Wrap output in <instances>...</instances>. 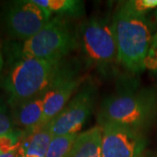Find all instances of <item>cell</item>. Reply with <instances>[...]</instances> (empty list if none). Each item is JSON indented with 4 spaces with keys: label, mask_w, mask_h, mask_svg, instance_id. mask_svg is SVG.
I'll list each match as a JSON object with an SVG mask.
<instances>
[{
    "label": "cell",
    "mask_w": 157,
    "mask_h": 157,
    "mask_svg": "<svg viewBox=\"0 0 157 157\" xmlns=\"http://www.w3.org/2000/svg\"><path fill=\"white\" fill-rule=\"evenodd\" d=\"M125 3L130 10L140 15H145L147 11L157 9V0H131Z\"/></svg>",
    "instance_id": "cell-16"
},
{
    "label": "cell",
    "mask_w": 157,
    "mask_h": 157,
    "mask_svg": "<svg viewBox=\"0 0 157 157\" xmlns=\"http://www.w3.org/2000/svg\"><path fill=\"white\" fill-rule=\"evenodd\" d=\"M102 128V157H140L146 147L147 138L140 130L114 123Z\"/></svg>",
    "instance_id": "cell-9"
},
{
    "label": "cell",
    "mask_w": 157,
    "mask_h": 157,
    "mask_svg": "<svg viewBox=\"0 0 157 157\" xmlns=\"http://www.w3.org/2000/svg\"><path fill=\"white\" fill-rule=\"evenodd\" d=\"M155 52H157V33L153 36L151 47L148 53L151 54V53H155Z\"/></svg>",
    "instance_id": "cell-19"
},
{
    "label": "cell",
    "mask_w": 157,
    "mask_h": 157,
    "mask_svg": "<svg viewBox=\"0 0 157 157\" xmlns=\"http://www.w3.org/2000/svg\"><path fill=\"white\" fill-rule=\"evenodd\" d=\"M77 45V32H74L68 18L56 16L32 38L12 45L10 60L19 58L62 60Z\"/></svg>",
    "instance_id": "cell-4"
},
{
    "label": "cell",
    "mask_w": 157,
    "mask_h": 157,
    "mask_svg": "<svg viewBox=\"0 0 157 157\" xmlns=\"http://www.w3.org/2000/svg\"><path fill=\"white\" fill-rule=\"evenodd\" d=\"M3 67H4V59H3V54H2L1 49H0V73L3 69Z\"/></svg>",
    "instance_id": "cell-21"
},
{
    "label": "cell",
    "mask_w": 157,
    "mask_h": 157,
    "mask_svg": "<svg viewBox=\"0 0 157 157\" xmlns=\"http://www.w3.org/2000/svg\"><path fill=\"white\" fill-rule=\"evenodd\" d=\"M157 117V94L152 89L124 86L101 103L100 125L114 123L143 132Z\"/></svg>",
    "instance_id": "cell-1"
},
{
    "label": "cell",
    "mask_w": 157,
    "mask_h": 157,
    "mask_svg": "<svg viewBox=\"0 0 157 157\" xmlns=\"http://www.w3.org/2000/svg\"><path fill=\"white\" fill-rule=\"evenodd\" d=\"M44 95L35 97L12 107L15 110V123L23 128V131H31L42 125Z\"/></svg>",
    "instance_id": "cell-11"
},
{
    "label": "cell",
    "mask_w": 157,
    "mask_h": 157,
    "mask_svg": "<svg viewBox=\"0 0 157 157\" xmlns=\"http://www.w3.org/2000/svg\"><path fill=\"white\" fill-rule=\"evenodd\" d=\"M77 39L88 65L104 76L113 73L118 51L112 19L101 16L86 19L79 25Z\"/></svg>",
    "instance_id": "cell-5"
},
{
    "label": "cell",
    "mask_w": 157,
    "mask_h": 157,
    "mask_svg": "<svg viewBox=\"0 0 157 157\" xmlns=\"http://www.w3.org/2000/svg\"><path fill=\"white\" fill-rule=\"evenodd\" d=\"M112 20L118 62L132 73L143 71L153 39L145 15L130 10L123 2L117 7Z\"/></svg>",
    "instance_id": "cell-2"
},
{
    "label": "cell",
    "mask_w": 157,
    "mask_h": 157,
    "mask_svg": "<svg viewBox=\"0 0 157 157\" xmlns=\"http://www.w3.org/2000/svg\"><path fill=\"white\" fill-rule=\"evenodd\" d=\"M52 13L33 0L7 2L2 11L1 21L9 36L21 41L27 40L45 27Z\"/></svg>",
    "instance_id": "cell-6"
},
{
    "label": "cell",
    "mask_w": 157,
    "mask_h": 157,
    "mask_svg": "<svg viewBox=\"0 0 157 157\" xmlns=\"http://www.w3.org/2000/svg\"><path fill=\"white\" fill-rule=\"evenodd\" d=\"M102 128L94 126L77 136L69 157H102Z\"/></svg>",
    "instance_id": "cell-12"
},
{
    "label": "cell",
    "mask_w": 157,
    "mask_h": 157,
    "mask_svg": "<svg viewBox=\"0 0 157 157\" xmlns=\"http://www.w3.org/2000/svg\"><path fill=\"white\" fill-rule=\"evenodd\" d=\"M77 136L78 134L53 137L45 157H69Z\"/></svg>",
    "instance_id": "cell-14"
},
{
    "label": "cell",
    "mask_w": 157,
    "mask_h": 157,
    "mask_svg": "<svg viewBox=\"0 0 157 157\" xmlns=\"http://www.w3.org/2000/svg\"><path fill=\"white\" fill-rule=\"evenodd\" d=\"M52 138L50 122L31 131H23L17 157H45Z\"/></svg>",
    "instance_id": "cell-10"
},
{
    "label": "cell",
    "mask_w": 157,
    "mask_h": 157,
    "mask_svg": "<svg viewBox=\"0 0 157 157\" xmlns=\"http://www.w3.org/2000/svg\"><path fill=\"white\" fill-rule=\"evenodd\" d=\"M13 129V121L9 115L6 107L0 104V136L11 132Z\"/></svg>",
    "instance_id": "cell-17"
},
{
    "label": "cell",
    "mask_w": 157,
    "mask_h": 157,
    "mask_svg": "<svg viewBox=\"0 0 157 157\" xmlns=\"http://www.w3.org/2000/svg\"><path fill=\"white\" fill-rule=\"evenodd\" d=\"M17 151L7 153V154H0V157H17Z\"/></svg>",
    "instance_id": "cell-20"
},
{
    "label": "cell",
    "mask_w": 157,
    "mask_h": 157,
    "mask_svg": "<svg viewBox=\"0 0 157 157\" xmlns=\"http://www.w3.org/2000/svg\"><path fill=\"white\" fill-rule=\"evenodd\" d=\"M145 69H148L154 73H157V52L147 54L145 60Z\"/></svg>",
    "instance_id": "cell-18"
},
{
    "label": "cell",
    "mask_w": 157,
    "mask_h": 157,
    "mask_svg": "<svg viewBox=\"0 0 157 157\" xmlns=\"http://www.w3.org/2000/svg\"><path fill=\"white\" fill-rule=\"evenodd\" d=\"M83 78L78 66L65 61L44 95V114L42 124L52 121L66 107L71 97L80 86Z\"/></svg>",
    "instance_id": "cell-8"
},
{
    "label": "cell",
    "mask_w": 157,
    "mask_h": 157,
    "mask_svg": "<svg viewBox=\"0 0 157 157\" xmlns=\"http://www.w3.org/2000/svg\"><path fill=\"white\" fill-rule=\"evenodd\" d=\"M2 86L9 94L11 107L44 95L55 78L65 60L48 61L31 58L11 60Z\"/></svg>",
    "instance_id": "cell-3"
},
{
    "label": "cell",
    "mask_w": 157,
    "mask_h": 157,
    "mask_svg": "<svg viewBox=\"0 0 157 157\" xmlns=\"http://www.w3.org/2000/svg\"><path fill=\"white\" fill-rule=\"evenodd\" d=\"M96 91L92 84L85 85L51 123L53 137L77 134L88 120L94 107Z\"/></svg>",
    "instance_id": "cell-7"
},
{
    "label": "cell",
    "mask_w": 157,
    "mask_h": 157,
    "mask_svg": "<svg viewBox=\"0 0 157 157\" xmlns=\"http://www.w3.org/2000/svg\"><path fill=\"white\" fill-rule=\"evenodd\" d=\"M22 136L23 130L19 129H14L0 136V154L17 151L21 144Z\"/></svg>",
    "instance_id": "cell-15"
},
{
    "label": "cell",
    "mask_w": 157,
    "mask_h": 157,
    "mask_svg": "<svg viewBox=\"0 0 157 157\" xmlns=\"http://www.w3.org/2000/svg\"><path fill=\"white\" fill-rule=\"evenodd\" d=\"M51 13L63 17H78L85 12L84 2L78 0H33Z\"/></svg>",
    "instance_id": "cell-13"
},
{
    "label": "cell",
    "mask_w": 157,
    "mask_h": 157,
    "mask_svg": "<svg viewBox=\"0 0 157 157\" xmlns=\"http://www.w3.org/2000/svg\"><path fill=\"white\" fill-rule=\"evenodd\" d=\"M155 19L157 20V9L155 10Z\"/></svg>",
    "instance_id": "cell-23"
},
{
    "label": "cell",
    "mask_w": 157,
    "mask_h": 157,
    "mask_svg": "<svg viewBox=\"0 0 157 157\" xmlns=\"http://www.w3.org/2000/svg\"><path fill=\"white\" fill-rule=\"evenodd\" d=\"M140 157H151V156H149V155H147V154H142Z\"/></svg>",
    "instance_id": "cell-22"
}]
</instances>
